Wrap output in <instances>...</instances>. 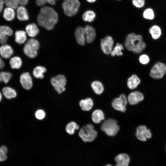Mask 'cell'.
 Instances as JSON below:
<instances>
[{"label":"cell","instance_id":"1","mask_svg":"<svg viewBox=\"0 0 166 166\" xmlns=\"http://www.w3.org/2000/svg\"><path fill=\"white\" fill-rule=\"evenodd\" d=\"M58 20L57 12L51 7L45 6L40 9L37 17L38 23L48 30L53 29Z\"/></svg>","mask_w":166,"mask_h":166},{"label":"cell","instance_id":"2","mask_svg":"<svg viewBox=\"0 0 166 166\" xmlns=\"http://www.w3.org/2000/svg\"><path fill=\"white\" fill-rule=\"evenodd\" d=\"M79 137L84 142H90L93 141L97 135V131L91 124H88L81 128L78 133Z\"/></svg>","mask_w":166,"mask_h":166},{"label":"cell","instance_id":"3","mask_svg":"<svg viewBox=\"0 0 166 166\" xmlns=\"http://www.w3.org/2000/svg\"><path fill=\"white\" fill-rule=\"evenodd\" d=\"M101 129L109 136H114L119 131V127L117 121L114 119H109L102 124Z\"/></svg>","mask_w":166,"mask_h":166},{"label":"cell","instance_id":"4","mask_svg":"<svg viewBox=\"0 0 166 166\" xmlns=\"http://www.w3.org/2000/svg\"><path fill=\"white\" fill-rule=\"evenodd\" d=\"M80 6L78 0H64L62 7L65 14L69 17L73 16L77 13Z\"/></svg>","mask_w":166,"mask_h":166},{"label":"cell","instance_id":"5","mask_svg":"<svg viewBox=\"0 0 166 166\" xmlns=\"http://www.w3.org/2000/svg\"><path fill=\"white\" fill-rule=\"evenodd\" d=\"M39 47V43L38 41L36 39L31 38L29 40L25 45L23 51L27 57L33 58L37 55V50Z\"/></svg>","mask_w":166,"mask_h":166},{"label":"cell","instance_id":"6","mask_svg":"<svg viewBox=\"0 0 166 166\" xmlns=\"http://www.w3.org/2000/svg\"><path fill=\"white\" fill-rule=\"evenodd\" d=\"M166 73V65L158 62L155 64L151 69L149 75L152 78L159 79L163 78Z\"/></svg>","mask_w":166,"mask_h":166},{"label":"cell","instance_id":"7","mask_svg":"<svg viewBox=\"0 0 166 166\" xmlns=\"http://www.w3.org/2000/svg\"><path fill=\"white\" fill-rule=\"evenodd\" d=\"M51 82L55 89L59 94L62 93L65 90V86L66 80L63 75L59 74L52 77Z\"/></svg>","mask_w":166,"mask_h":166},{"label":"cell","instance_id":"8","mask_svg":"<svg viewBox=\"0 0 166 166\" xmlns=\"http://www.w3.org/2000/svg\"><path fill=\"white\" fill-rule=\"evenodd\" d=\"M142 40V37L140 35H136L134 33L129 34L126 38L124 43L125 47L127 50L132 51L137 42Z\"/></svg>","mask_w":166,"mask_h":166},{"label":"cell","instance_id":"9","mask_svg":"<svg viewBox=\"0 0 166 166\" xmlns=\"http://www.w3.org/2000/svg\"><path fill=\"white\" fill-rule=\"evenodd\" d=\"M127 102L126 97L124 94H122L118 97L114 99L112 101V105L115 110L124 112L126 110V106Z\"/></svg>","mask_w":166,"mask_h":166},{"label":"cell","instance_id":"10","mask_svg":"<svg viewBox=\"0 0 166 166\" xmlns=\"http://www.w3.org/2000/svg\"><path fill=\"white\" fill-rule=\"evenodd\" d=\"M135 135L139 140L145 141L147 139L151 137L152 133L150 130L147 129L145 126L141 125L137 127Z\"/></svg>","mask_w":166,"mask_h":166},{"label":"cell","instance_id":"11","mask_svg":"<svg viewBox=\"0 0 166 166\" xmlns=\"http://www.w3.org/2000/svg\"><path fill=\"white\" fill-rule=\"evenodd\" d=\"M114 41L112 37L106 36L101 41V47L103 52L106 54H110L113 49Z\"/></svg>","mask_w":166,"mask_h":166},{"label":"cell","instance_id":"12","mask_svg":"<svg viewBox=\"0 0 166 166\" xmlns=\"http://www.w3.org/2000/svg\"><path fill=\"white\" fill-rule=\"evenodd\" d=\"M12 30L9 26H0V41L2 44H5L7 41L8 36L13 34Z\"/></svg>","mask_w":166,"mask_h":166},{"label":"cell","instance_id":"13","mask_svg":"<svg viewBox=\"0 0 166 166\" xmlns=\"http://www.w3.org/2000/svg\"><path fill=\"white\" fill-rule=\"evenodd\" d=\"M144 98L143 94L138 91H134L128 95V101L131 105L136 104L142 101Z\"/></svg>","mask_w":166,"mask_h":166},{"label":"cell","instance_id":"14","mask_svg":"<svg viewBox=\"0 0 166 166\" xmlns=\"http://www.w3.org/2000/svg\"><path fill=\"white\" fill-rule=\"evenodd\" d=\"M20 82L22 87L26 89L29 90L32 86V78L29 73L28 72L23 73L21 75Z\"/></svg>","mask_w":166,"mask_h":166},{"label":"cell","instance_id":"15","mask_svg":"<svg viewBox=\"0 0 166 166\" xmlns=\"http://www.w3.org/2000/svg\"><path fill=\"white\" fill-rule=\"evenodd\" d=\"M86 42L89 43L92 42L96 36L95 29L92 26L87 25L84 28Z\"/></svg>","mask_w":166,"mask_h":166},{"label":"cell","instance_id":"16","mask_svg":"<svg viewBox=\"0 0 166 166\" xmlns=\"http://www.w3.org/2000/svg\"><path fill=\"white\" fill-rule=\"evenodd\" d=\"M115 160L116 163L115 166H128L130 159L127 154L121 153L115 157Z\"/></svg>","mask_w":166,"mask_h":166},{"label":"cell","instance_id":"17","mask_svg":"<svg viewBox=\"0 0 166 166\" xmlns=\"http://www.w3.org/2000/svg\"><path fill=\"white\" fill-rule=\"evenodd\" d=\"M75 35L77 43L81 45H84L86 42L84 28L78 27L75 31Z\"/></svg>","mask_w":166,"mask_h":166},{"label":"cell","instance_id":"18","mask_svg":"<svg viewBox=\"0 0 166 166\" xmlns=\"http://www.w3.org/2000/svg\"><path fill=\"white\" fill-rule=\"evenodd\" d=\"M13 50L9 45L4 44L0 47V54L5 59L9 58L13 54Z\"/></svg>","mask_w":166,"mask_h":166},{"label":"cell","instance_id":"19","mask_svg":"<svg viewBox=\"0 0 166 166\" xmlns=\"http://www.w3.org/2000/svg\"><path fill=\"white\" fill-rule=\"evenodd\" d=\"M17 16L18 20L21 21L28 20L29 17L26 8L23 6H20L17 8Z\"/></svg>","mask_w":166,"mask_h":166},{"label":"cell","instance_id":"20","mask_svg":"<svg viewBox=\"0 0 166 166\" xmlns=\"http://www.w3.org/2000/svg\"><path fill=\"white\" fill-rule=\"evenodd\" d=\"M140 82V80L138 76L133 74L128 78L127 85L129 89H133L136 88Z\"/></svg>","mask_w":166,"mask_h":166},{"label":"cell","instance_id":"21","mask_svg":"<svg viewBox=\"0 0 166 166\" xmlns=\"http://www.w3.org/2000/svg\"><path fill=\"white\" fill-rule=\"evenodd\" d=\"M79 105L81 109L85 111L90 110L93 105V100L90 98H87L85 99L81 100L79 102Z\"/></svg>","mask_w":166,"mask_h":166},{"label":"cell","instance_id":"22","mask_svg":"<svg viewBox=\"0 0 166 166\" xmlns=\"http://www.w3.org/2000/svg\"><path fill=\"white\" fill-rule=\"evenodd\" d=\"M26 30L28 35L32 37H35L39 32L37 25L34 23L27 25L26 28Z\"/></svg>","mask_w":166,"mask_h":166},{"label":"cell","instance_id":"23","mask_svg":"<svg viewBox=\"0 0 166 166\" xmlns=\"http://www.w3.org/2000/svg\"><path fill=\"white\" fill-rule=\"evenodd\" d=\"M92 119L94 123H99L104 119V114L101 110L96 109L93 112L92 115Z\"/></svg>","mask_w":166,"mask_h":166},{"label":"cell","instance_id":"24","mask_svg":"<svg viewBox=\"0 0 166 166\" xmlns=\"http://www.w3.org/2000/svg\"><path fill=\"white\" fill-rule=\"evenodd\" d=\"M149 31L152 38L154 40L158 39L160 37L162 34L160 28L156 25L151 26L149 28Z\"/></svg>","mask_w":166,"mask_h":166},{"label":"cell","instance_id":"25","mask_svg":"<svg viewBox=\"0 0 166 166\" xmlns=\"http://www.w3.org/2000/svg\"><path fill=\"white\" fill-rule=\"evenodd\" d=\"M2 92L5 97L9 99L15 98L17 95L15 90L9 87H4L2 89Z\"/></svg>","mask_w":166,"mask_h":166},{"label":"cell","instance_id":"26","mask_svg":"<svg viewBox=\"0 0 166 166\" xmlns=\"http://www.w3.org/2000/svg\"><path fill=\"white\" fill-rule=\"evenodd\" d=\"M15 16L14 9L7 7L5 9L3 14V17L6 21H10L13 20Z\"/></svg>","mask_w":166,"mask_h":166},{"label":"cell","instance_id":"27","mask_svg":"<svg viewBox=\"0 0 166 166\" xmlns=\"http://www.w3.org/2000/svg\"><path fill=\"white\" fill-rule=\"evenodd\" d=\"M15 41L18 43L22 44L24 43L27 39L26 34L23 30H17L15 33Z\"/></svg>","mask_w":166,"mask_h":166},{"label":"cell","instance_id":"28","mask_svg":"<svg viewBox=\"0 0 166 166\" xmlns=\"http://www.w3.org/2000/svg\"><path fill=\"white\" fill-rule=\"evenodd\" d=\"M91 87L94 92L97 94L100 95L102 93L104 87L102 84L99 81H94L91 84Z\"/></svg>","mask_w":166,"mask_h":166},{"label":"cell","instance_id":"29","mask_svg":"<svg viewBox=\"0 0 166 166\" xmlns=\"http://www.w3.org/2000/svg\"><path fill=\"white\" fill-rule=\"evenodd\" d=\"M46 71V68L42 66H37L34 69L33 74L36 78L42 79L44 77L43 73Z\"/></svg>","mask_w":166,"mask_h":166},{"label":"cell","instance_id":"30","mask_svg":"<svg viewBox=\"0 0 166 166\" xmlns=\"http://www.w3.org/2000/svg\"><path fill=\"white\" fill-rule=\"evenodd\" d=\"M79 128V126L75 122L72 121L68 124L65 127V130L69 134H73L75 130Z\"/></svg>","mask_w":166,"mask_h":166},{"label":"cell","instance_id":"31","mask_svg":"<svg viewBox=\"0 0 166 166\" xmlns=\"http://www.w3.org/2000/svg\"><path fill=\"white\" fill-rule=\"evenodd\" d=\"M96 17L95 12L92 10H88L84 12L82 15V18L85 22H91L93 21Z\"/></svg>","mask_w":166,"mask_h":166},{"label":"cell","instance_id":"32","mask_svg":"<svg viewBox=\"0 0 166 166\" xmlns=\"http://www.w3.org/2000/svg\"><path fill=\"white\" fill-rule=\"evenodd\" d=\"M10 64L12 68L18 69L22 65V61L20 57L15 56L10 59Z\"/></svg>","mask_w":166,"mask_h":166},{"label":"cell","instance_id":"33","mask_svg":"<svg viewBox=\"0 0 166 166\" xmlns=\"http://www.w3.org/2000/svg\"><path fill=\"white\" fill-rule=\"evenodd\" d=\"M124 47L122 44L119 43L116 44V45L113 48L110 54L111 56H115V55L118 56H121L123 54L122 51L123 50Z\"/></svg>","mask_w":166,"mask_h":166},{"label":"cell","instance_id":"34","mask_svg":"<svg viewBox=\"0 0 166 166\" xmlns=\"http://www.w3.org/2000/svg\"><path fill=\"white\" fill-rule=\"evenodd\" d=\"M146 44L142 40L138 42L135 45L132 51L135 53H141L145 49Z\"/></svg>","mask_w":166,"mask_h":166},{"label":"cell","instance_id":"35","mask_svg":"<svg viewBox=\"0 0 166 166\" xmlns=\"http://www.w3.org/2000/svg\"><path fill=\"white\" fill-rule=\"evenodd\" d=\"M154 12L152 8H148L143 12V18L148 20H152L155 18Z\"/></svg>","mask_w":166,"mask_h":166},{"label":"cell","instance_id":"36","mask_svg":"<svg viewBox=\"0 0 166 166\" xmlns=\"http://www.w3.org/2000/svg\"><path fill=\"white\" fill-rule=\"evenodd\" d=\"M12 76V74L9 72H0V82L3 81L5 83H7Z\"/></svg>","mask_w":166,"mask_h":166},{"label":"cell","instance_id":"37","mask_svg":"<svg viewBox=\"0 0 166 166\" xmlns=\"http://www.w3.org/2000/svg\"><path fill=\"white\" fill-rule=\"evenodd\" d=\"M4 3L7 7L14 9H17L18 7V3L17 0H4Z\"/></svg>","mask_w":166,"mask_h":166},{"label":"cell","instance_id":"38","mask_svg":"<svg viewBox=\"0 0 166 166\" xmlns=\"http://www.w3.org/2000/svg\"><path fill=\"white\" fill-rule=\"evenodd\" d=\"M57 0H36V3L38 6H42L47 3L51 5H54L55 3V1Z\"/></svg>","mask_w":166,"mask_h":166},{"label":"cell","instance_id":"39","mask_svg":"<svg viewBox=\"0 0 166 166\" xmlns=\"http://www.w3.org/2000/svg\"><path fill=\"white\" fill-rule=\"evenodd\" d=\"M150 60L149 57L146 54H143L141 55L139 58V61L140 63L143 65L148 64Z\"/></svg>","mask_w":166,"mask_h":166},{"label":"cell","instance_id":"40","mask_svg":"<svg viewBox=\"0 0 166 166\" xmlns=\"http://www.w3.org/2000/svg\"><path fill=\"white\" fill-rule=\"evenodd\" d=\"M45 113L42 109H38L35 113V116L36 118L39 120L43 119L45 117Z\"/></svg>","mask_w":166,"mask_h":166},{"label":"cell","instance_id":"41","mask_svg":"<svg viewBox=\"0 0 166 166\" xmlns=\"http://www.w3.org/2000/svg\"><path fill=\"white\" fill-rule=\"evenodd\" d=\"M132 3L136 7L141 8L144 6L145 3V0H132Z\"/></svg>","mask_w":166,"mask_h":166},{"label":"cell","instance_id":"42","mask_svg":"<svg viewBox=\"0 0 166 166\" xmlns=\"http://www.w3.org/2000/svg\"><path fill=\"white\" fill-rule=\"evenodd\" d=\"M7 158L6 154L2 150L0 147V161L5 160Z\"/></svg>","mask_w":166,"mask_h":166},{"label":"cell","instance_id":"43","mask_svg":"<svg viewBox=\"0 0 166 166\" xmlns=\"http://www.w3.org/2000/svg\"><path fill=\"white\" fill-rule=\"evenodd\" d=\"M19 4L22 6L26 5L28 2V0H17Z\"/></svg>","mask_w":166,"mask_h":166},{"label":"cell","instance_id":"44","mask_svg":"<svg viewBox=\"0 0 166 166\" xmlns=\"http://www.w3.org/2000/svg\"><path fill=\"white\" fill-rule=\"evenodd\" d=\"M4 65V62L0 57V69L3 68Z\"/></svg>","mask_w":166,"mask_h":166},{"label":"cell","instance_id":"45","mask_svg":"<svg viewBox=\"0 0 166 166\" xmlns=\"http://www.w3.org/2000/svg\"><path fill=\"white\" fill-rule=\"evenodd\" d=\"M4 1L3 0H0V13L2 10Z\"/></svg>","mask_w":166,"mask_h":166},{"label":"cell","instance_id":"46","mask_svg":"<svg viewBox=\"0 0 166 166\" xmlns=\"http://www.w3.org/2000/svg\"><path fill=\"white\" fill-rule=\"evenodd\" d=\"M1 148H2V150L6 154L7 152V151H8V149H7V148L6 146H4V145L2 146Z\"/></svg>","mask_w":166,"mask_h":166},{"label":"cell","instance_id":"47","mask_svg":"<svg viewBox=\"0 0 166 166\" xmlns=\"http://www.w3.org/2000/svg\"><path fill=\"white\" fill-rule=\"evenodd\" d=\"M96 0H86L87 1L90 3H93L96 1Z\"/></svg>","mask_w":166,"mask_h":166},{"label":"cell","instance_id":"48","mask_svg":"<svg viewBox=\"0 0 166 166\" xmlns=\"http://www.w3.org/2000/svg\"><path fill=\"white\" fill-rule=\"evenodd\" d=\"M2 99V95L1 93V92H0V102L1 101Z\"/></svg>","mask_w":166,"mask_h":166},{"label":"cell","instance_id":"49","mask_svg":"<svg viewBox=\"0 0 166 166\" xmlns=\"http://www.w3.org/2000/svg\"><path fill=\"white\" fill-rule=\"evenodd\" d=\"M105 166H112L111 164H107V165H106Z\"/></svg>","mask_w":166,"mask_h":166},{"label":"cell","instance_id":"50","mask_svg":"<svg viewBox=\"0 0 166 166\" xmlns=\"http://www.w3.org/2000/svg\"></svg>","mask_w":166,"mask_h":166}]
</instances>
